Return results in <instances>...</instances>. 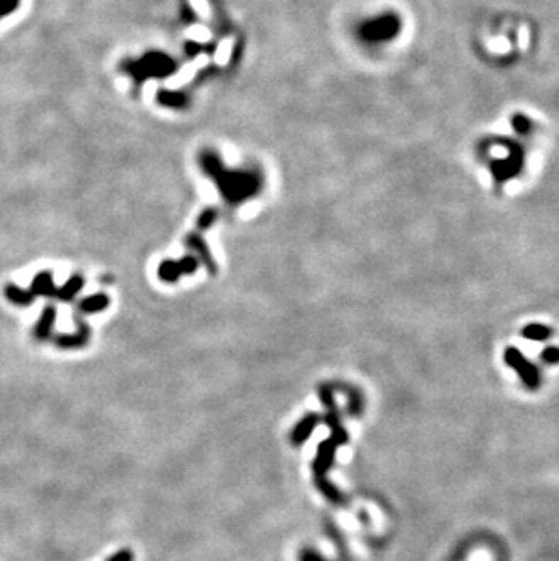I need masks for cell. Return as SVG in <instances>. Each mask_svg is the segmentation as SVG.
I'll list each match as a JSON object with an SVG mask.
<instances>
[{
    "label": "cell",
    "instance_id": "ba28073f",
    "mask_svg": "<svg viewBox=\"0 0 559 561\" xmlns=\"http://www.w3.org/2000/svg\"><path fill=\"white\" fill-rule=\"evenodd\" d=\"M18 6V0H0V17H6L8 13Z\"/></svg>",
    "mask_w": 559,
    "mask_h": 561
},
{
    "label": "cell",
    "instance_id": "7a4b0ae2",
    "mask_svg": "<svg viewBox=\"0 0 559 561\" xmlns=\"http://www.w3.org/2000/svg\"><path fill=\"white\" fill-rule=\"evenodd\" d=\"M402 31V21L398 15L394 13H387L382 17H376L372 21L365 22L360 29L363 40H367L369 44H380V42H387L396 38Z\"/></svg>",
    "mask_w": 559,
    "mask_h": 561
},
{
    "label": "cell",
    "instance_id": "8992f818",
    "mask_svg": "<svg viewBox=\"0 0 559 561\" xmlns=\"http://www.w3.org/2000/svg\"><path fill=\"white\" fill-rule=\"evenodd\" d=\"M316 426V416H309L305 418L304 421H301L300 426L297 427V431H294V434H292V440L297 443H301L305 440V438L309 436V433L313 431V427Z\"/></svg>",
    "mask_w": 559,
    "mask_h": 561
},
{
    "label": "cell",
    "instance_id": "30bf717a",
    "mask_svg": "<svg viewBox=\"0 0 559 561\" xmlns=\"http://www.w3.org/2000/svg\"><path fill=\"white\" fill-rule=\"evenodd\" d=\"M301 561H323V560H321V557L318 556V554H314V552H311V550H309V552H305L304 556H301Z\"/></svg>",
    "mask_w": 559,
    "mask_h": 561
},
{
    "label": "cell",
    "instance_id": "5b68a950",
    "mask_svg": "<svg viewBox=\"0 0 559 561\" xmlns=\"http://www.w3.org/2000/svg\"><path fill=\"white\" fill-rule=\"evenodd\" d=\"M510 124L516 129V133L521 136H528L534 131V122L526 115H523V113H514L510 116Z\"/></svg>",
    "mask_w": 559,
    "mask_h": 561
},
{
    "label": "cell",
    "instance_id": "52a82bcc",
    "mask_svg": "<svg viewBox=\"0 0 559 561\" xmlns=\"http://www.w3.org/2000/svg\"><path fill=\"white\" fill-rule=\"evenodd\" d=\"M541 360L545 363H548V365L559 363V347H547V349H543Z\"/></svg>",
    "mask_w": 559,
    "mask_h": 561
},
{
    "label": "cell",
    "instance_id": "9c48e42d",
    "mask_svg": "<svg viewBox=\"0 0 559 561\" xmlns=\"http://www.w3.org/2000/svg\"><path fill=\"white\" fill-rule=\"evenodd\" d=\"M133 560V554L128 552V550H122V552H118L116 556H113L109 561H131Z\"/></svg>",
    "mask_w": 559,
    "mask_h": 561
},
{
    "label": "cell",
    "instance_id": "277c9868",
    "mask_svg": "<svg viewBox=\"0 0 559 561\" xmlns=\"http://www.w3.org/2000/svg\"><path fill=\"white\" fill-rule=\"evenodd\" d=\"M552 335H554V331L547 326H541V323H531V326H526L521 329L523 338L534 340V342H543V340H548Z\"/></svg>",
    "mask_w": 559,
    "mask_h": 561
},
{
    "label": "cell",
    "instance_id": "6da1fadb",
    "mask_svg": "<svg viewBox=\"0 0 559 561\" xmlns=\"http://www.w3.org/2000/svg\"><path fill=\"white\" fill-rule=\"evenodd\" d=\"M499 144H502L505 155L502 158L490 157L487 162H489L494 182L498 186H503V184L514 180L521 174L523 167H525V149L519 142L507 138V136H499Z\"/></svg>",
    "mask_w": 559,
    "mask_h": 561
},
{
    "label": "cell",
    "instance_id": "3957f363",
    "mask_svg": "<svg viewBox=\"0 0 559 561\" xmlns=\"http://www.w3.org/2000/svg\"><path fill=\"white\" fill-rule=\"evenodd\" d=\"M505 362L509 367L514 369L516 372L519 374L523 384L526 385L528 389H538L539 384H541V378H539V371L536 367L534 363H531L521 352L516 349V347H509L505 351Z\"/></svg>",
    "mask_w": 559,
    "mask_h": 561
}]
</instances>
